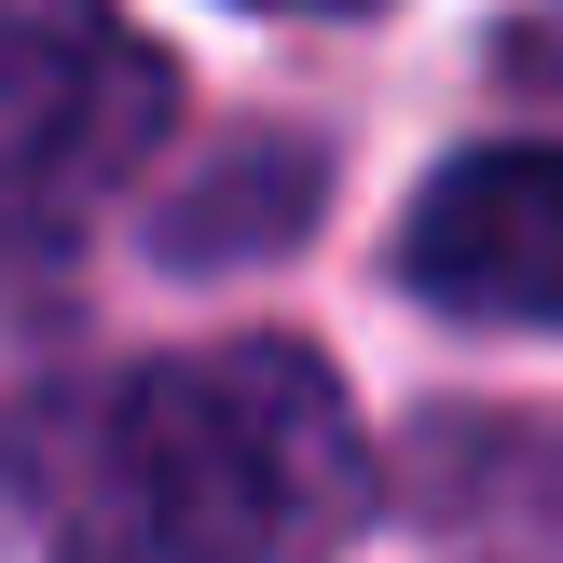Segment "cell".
I'll use <instances>...</instances> for the list:
<instances>
[{
  "mask_svg": "<svg viewBox=\"0 0 563 563\" xmlns=\"http://www.w3.org/2000/svg\"><path fill=\"white\" fill-rule=\"evenodd\" d=\"M357 509H372V440L330 357L247 330L110 385L55 509V563H330Z\"/></svg>",
  "mask_w": 563,
  "mask_h": 563,
  "instance_id": "cell-1",
  "label": "cell"
},
{
  "mask_svg": "<svg viewBox=\"0 0 563 563\" xmlns=\"http://www.w3.org/2000/svg\"><path fill=\"white\" fill-rule=\"evenodd\" d=\"M179 124L124 0H0V247H69Z\"/></svg>",
  "mask_w": 563,
  "mask_h": 563,
  "instance_id": "cell-2",
  "label": "cell"
},
{
  "mask_svg": "<svg viewBox=\"0 0 563 563\" xmlns=\"http://www.w3.org/2000/svg\"><path fill=\"white\" fill-rule=\"evenodd\" d=\"M399 275L467 330H563V137L454 152L399 220Z\"/></svg>",
  "mask_w": 563,
  "mask_h": 563,
  "instance_id": "cell-3",
  "label": "cell"
},
{
  "mask_svg": "<svg viewBox=\"0 0 563 563\" xmlns=\"http://www.w3.org/2000/svg\"><path fill=\"white\" fill-rule=\"evenodd\" d=\"M412 509L454 563H563V440L550 427H427Z\"/></svg>",
  "mask_w": 563,
  "mask_h": 563,
  "instance_id": "cell-4",
  "label": "cell"
},
{
  "mask_svg": "<svg viewBox=\"0 0 563 563\" xmlns=\"http://www.w3.org/2000/svg\"><path fill=\"white\" fill-rule=\"evenodd\" d=\"M302 220H317V152H234V179L207 192V207H165V247H179V262H220V247H262V234H302Z\"/></svg>",
  "mask_w": 563,
  "mask_h": 563,
  "instance_id": "cell-5",
  "label": "cell"
},
{
  "mask_svg": "<svg viewBox=\"0 0 563 563\" xmlns=\"http://www.w3.org/2000/svg\"><path fill=\"white\" fill-rule=\"evenodd\" d=\"M247 14H372V0H247Z\"/></svg>",
  "mask_w": 563,
  "mask_h": 563,
  "instance_id": "cell-6",
  "label": "cell"
}]
</instances>
